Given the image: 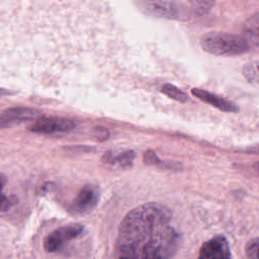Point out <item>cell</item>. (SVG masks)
Returning <instances> with one entry per match:
<instances>
[{
	"label": "cell",
	"instance_id": "ba28073f",
	"mask_svg": "<svg viewBox=\"0 0 259 259\" xmlns=\"http://www.w3.org/2000/svg\"><path fill=\"white\" fill-rule=\"evenodd\" d=\"M98 201V190L93 185L84 186L72 204V210L76 213H85L91 210Z\"/></svg>",
	"mask_w": 259,
	"mask_h": 259
},
{
	"label": "cell",
	"instance_id": "30bf717a",
	"mask_svg": "<svg viewBox=\"0 0 259 259\" xmlns=\"http://www.w3.org/2000/svg\"><path fill=\"white\" fill-rule=\"evenodd\" d=\"M251 50L259 47V12L250 16L243 24L242 33Z\"/></svg>",
	"mask_w": 259,
	"mask_h": 259
},
{
	"label": "cell",
	"instance_id": "5bb4252c",
	"mask_svg": "<svg viewBox=\"0 0 259 259\" xmlns=\"http://www.w3.org/2000/svg\"><path fill=\"white\" fill-rule=\"evenodd\" d=\"M5 182H6L5 176L0 173V211H7L13 204L12 199L5 196L2 192L3 187L5 185Z\"/></svg>",
	"mask_w": 259,
	"mask_h": 259
},
{
	"label": "cell",
	"instance_id": "6da1fadb",
	"mask_svg": "<svg viewBox=\"0 0 259 259\" xmlns=\"http://www.w3.org/2000/svg\"><path fill=\"white\" fill-rule=\"evenodd\" d=\"M171 219L170 209L157 202L128 211L118 227L114 259H171L180 242Z\"/></svg>",
	"mask_w": 259,
	"mask_h": 259
},
{
	"label": "cell",
	"instance_id": "9a60e30c",
	"mask_svg": "<svg viewBox=\"0 0 259 259\" xmlns=\"http://www.w3.org/2000/svg\"><path fill=\"white\" fill-rule=\"evenodd\" d=\"M248 259H259V237L250 240L245 248Z\"/></svg>",
	"mask_w": 259,
	"mask_h": 259
},
{
	"label": "cell",
	"instance_id": "52a82bcc",
	"mask_svg": "<svg viewBox=\"0 0 259 259\" xmlns=\"http://www.w3.org/2000/svg\"><path fill=\"white\" fill-rule=\"evenodd\" d=\"M36 115V111L28 107L8 108L0 114V127H11L19 123L31 120Z\"/></svg>",
	"mask_w": 259,
	"mask_h": 259
},
{
	"label": "cell",
	"instance_id": "3957f363",
	"mask_svg": "<svg viewBox=\"0 0 259 259\" xmlns=\"http://www.w3.org/2000/svg\"><path fill=\"white\" fill-rule=\"evenodd\" d=\"M201 49L215 56H236L251 51L242 34L224 31H208L200 37Z\"/></svg>",
	"mask_w": 259,
	"mask_h": 259
},
{
	"label": "cell",
	"instance_id": "2e32d148",
	"mask_svg": "<svg viewBox=\"0 0 259 259\" xmlns=\"http://www.w3.org/2000/svg\"><path fill=\"white\" fill-rule=\"evenodd\" d=\"M144 160L147 164H158L160 160L153 151H147L144 156Z\"/></svg>",
	"mask_w": 259,
	"mask_h": 259
},
{
	"label": "cell",
	"instance_id": "e0dca14e",
	"mask_svg": "<svg viewBox=\"0 0 259 259\" xmlns=\"http://www.w3.org/2000/svg\"><path fill=\"white\" fill-rule=\"evenodd\" d=\"M97 133H98V135H97V138H98V140H105L108 136L107 135H103V133L105 134V133H108L107 132V130L106 128H104V127H98L97 128Z\"/></svg>",
	"mask_w": 259,
	"mask_h": 259
},
{
	"label": "cell",
	"instance_id": "277c9868",
	"mask_svg": "<svg viewBox=\"0 0 259 259\" xmlns=\"http://www.w3.org/2000/svg\"><path fill=\"white\" fill-rule=\"evenodd\" d=\"M84 231L80 224H70L60 227L50 233L44 240L42 246L48 253H54L61 250L68 242L77 238Z\"/></svg>",
	"mask_w": 259,
	"mask_h": 259
},
{
	"label": "cell",
	"instance_id": "7c38bea8",
	"mask_svg": "<svg viewBox=\"0 0 259 259\" xmlns=\"http://www.w3.org/2000/svg\"><path fill=\"white\" fill-rule=\"evenodd\" d=\"M243 75L249 82L259 85V59L247 63L243 68Z\"/></svg>",
	"mask_w": 259,
	"mask_h": 259
},
{
	"label": "cell",
	"instance_id": "9c48e42d",
	"mask_svg": "<svg viewBox=\"0 0 259 259\" xmlns=\"http://www.w3.org/2000/svg\"><path fill=\"white\" fill-rule=\"evenodd\" d=\"M191 93L196 97L198 98L199 100L207 103V104H210L211 106L222 110V111H226V112H235L238 110L237 106L223 98L222 96H219L214 93H211V92H208L204 89H200V88H192L191 89Z\"/></svg>",
	"mask_w": 259,
	"mask_h": 259
},
{
	"label": "cell",
	"instance_id": "8992f818",
	"mask_svg": "<svg viewBox=\"0 0 259 259\" xmlns=\"http://www.w3.org/2000/svg\"><path fill=\"white\" fill-rule=\"evenodd\" d=\"M75 122L71 119L57 116H42L36 119L31 125L30 131L37 134H54L72 131Z\"/></svg>",
	"mask_w": 259,
	"mask_h": 259
},
{
	"label": "cell",
	"instance_id": "5b68a950",
	"mask_svg": "<svg viewBox=\"0 0 259 259\" xmlns=\"http://www.w3.org/2000/svg\"><path fill=\"white\" fill-rule=\"evenodd\" d=\"M198 259H232L226 237L217 235L204 242L199 249Z\"/></svg>",
	"mask_w": 259,
	"mask_h": 259
},
{
	"label": "cell",
	"instance_id": "d6986e66",
	"mask_svg": "<svg viewBox=\"0 0 259 259\" xmlns=\"http://www.w3.org/2000/svg\"><path fill=\"white\" fill-rule=\"evenodd\" d=\"M254 168H255L256 171L259 173V162H257V163L254 164Z\"/></svg>",
	"mask_w": 259,
	"mask_h": 259
},
{
	"label": "cell",
	"instance_id": "7a4b0ae2",
	"mask_svg": "<svg viewBox=\"0 0 259 259\" xmlns=\"http://www.w3.org/2000/svg\"><path fill=\"white\" fill-rule=\"evenodd\" d=\"M147 11L155 16L168 19L188 20L194 16L208 12L213 2L210 1H146L143 3Z\"/></svg>",
	"mask_w": 259,
	"mask_h": 259
},
{
	"label": "cell",
	"instance_id": "4fadbf2b",
	"mask_svg": "<svg viewBox=\"0 0 259 259\" xmlns=\"http://www.w3.org/2000/svg\"><path fill=\"white\" fill-rule=\"evenodd\" d=\"M161 90L165 95H167L171 99H174L178 102H186L188 100V96L179 88L175 87L174 85L164 84Z\"/></svg>",
	"mask_w": 259,
	"mask_h": 259
},
{
	"label": "cell",
	"instance_id": "ac0fdd59",
	"mask_svg": "<svg viewBox=\"0 0 259 259\" xmlns=\"http://www.w3.org/2000/svg\"><path fill=\"white\" fill-rule=\"evenodd\" d=\"M246 151L249 152V153H253V154H258V155H259V144L247 148Z\"/></svg>",
	"mask_w": 259,
	"mask_h": 259
},
{
	"label": "cell",
	"instance_id": "8fae6325",
	"mask_svg": "<svg viewBox=\"0 0 259 259\" xmlns=\"http://www.w3.org/2000/svg\"><path fill=\"white\" fill-rule=\"evenodd\" d=\"M134 151H125L120 154H113L112 152H107L102 158L103 162L109 165H118L122 168H127L133 165V161L135 159Z\"/></svg>",
	"mask_w": 259,
	"mask_h": 259
}]
</instances>
